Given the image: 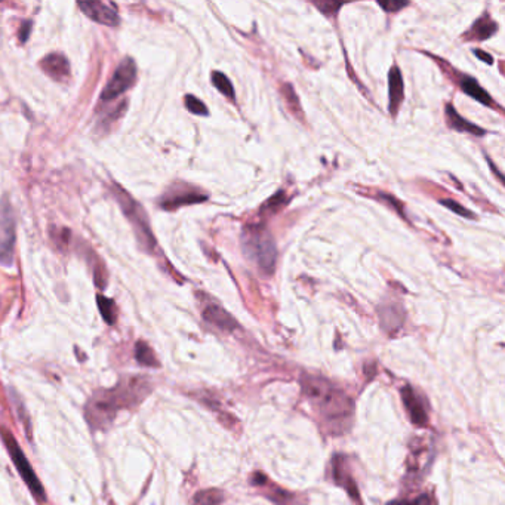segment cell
I'll return each mask as SVG.
<instances>
[{
  "label": "cell",
  "mask_w": 505,
  "mask_h": 505,
  "mask_svg": "<svg viewBox=\"0 0 505 505\" xmlns=\"http://www.w3.org/2000/svg\"><path fill=\"white\" fill-rule=\"evenodd\" d=\"M153 391L142 375H123L110 388H98L85 404V420L92 431H107L123 411H135Z\"/></svg>",
  "instance_id": "cell-1"
},
{
  "label": "cell",
  "mask_w": 505,
  "mask_h": 505,
  "mask_svg": "<svg viewBox=\"0 0 505 505\" xmlns=\"http://www.w3.org/2000/svg\"><path fill=\"white\" fill-rule=\"evenodd\" d=\"M302 390L316 409L329 420H341L353 412V402L347 394L319 376H304Z\"/></svg>",
  "instance_id": "cell-2"
},
{
  "label": "cell",
  "mask_w": 505,
  "mask_h": 505,
  "mask_svg": "<svg viewBox=\"0 0 505 505\" xmlns=\"http://www.w3.org/2000/svg\"><path fill=\"white\" fill-rule=\"evenodd\" d=\"M244 256L265 276H272L277 264V246L264 226H248L242 233Z\"/></svg>",
  "instance_id": "cell-3"
},
{
  "label": "cell",
  "mask_w": 505,
  "mask_h": 505,
  "mask_svg": "<svg viewBox=\"0 0 505 505\" xmlns=\"http://www.w3.org/2000/svg\"><path fill=\"white\" fill-rule=\"evenodd\" d=\"M0 439H2L3 445L9 453L12 464L15 465L17 471L20 474V477L22 478V482L26 483V486L29 488V490L31 492V495L34 497V499L38 502H46V492L45 488L41 482V478L38 477V474L34 473L33 467L29 461V458L26 457V453L21 449L18 440L15 439V436L10 433V430L6 427H0Z\"/></svg>",
  "instance_id": "cell-4"
},
{
  "label": "cell",
  "mask_w": 505,
  "mask_h": 505,
  "mask_svg": "<svg viewBox=\"0 0 505 505\" xmlns=\"http://www.w3.org/2000/svg\"><path fill=\"white\" fill-rule=\"evenodd\" d=\"M115 194L120 207L123 209V212H125V215L132 223L135 236H137L142 249L147 252H152L156 248V240L153 237V233L149 227V221H147L142 207L119 186H115Z\"/></svg>",
  "instance_id": "cell-5"
},
{
  "label": "cell",
  "mask_w": 505,
  "mask_h": 505,
  "mask_svg": "<svg viewBox=\"0 0 505 505\" xmlns=\"http://www.w3.org/2000/svg\"><path fill=\"white\" fill-rule=\"evenodd\" d=\"M15 246V217L8 196L0 199V264L12 265Z\"/></svg>",
  "instance_id": "cell-6"
},
{
  "label": "cell",
  "mask_w": 505,
  "mask_h": 505,
  "mask_svg": "<svg viewBox=\"0 0 505 505\" xmlns=\"http://www.w3.org/2000/svg\"><path fill=\"white\" fill-rule=\"evenodd\" d=\"M135 80H137V66L132 58H125L115 71L113 78L110 79L101 94L103 101H112L119 95L129 91Z\"/></svg>",
  "instance_id": "cell-7"
},
{
  "label": "cell",
  "mask_w": 505,
  "mask_h": 505,
  "mask_svg": "<svg viewBox=\"0 0 505 505\" xmlns=\"http://www.w3.org/2000/svg\"><path fill=\"white\" fill-rule=\"evenodd\" d=\"M78 6L83 10V14L95 22L103 26L116 27L120 22L117 9L115 3L108 2H79Z\"/></svg>",
  "instance_id": "cell-8"
},
{
  "label": "cell",
  "mask_w": 505,
  "mask_h": 505,
  "mask_svg": "<svg viewBox=\"0 0 505 505\" xmlns=\"http://www.w3.org/2000/svg\"><path fill=\"white\" fill-rule=\"evenodd\" d=\"M388 110L391 116L396 117L399 108L403 103L404 98V85H403V78L400 68L393 66L390 73H388Z\"/></svg>",
  "instance_id": "cell-9"
},
{
  "label": "cell",
  "mask_w": 505,
  "mask_h": 505,
  "mask_svg": "<svg viewBox=\"0 0 505 505\" xmlns=\"http://www.w3.org/2000/svg\"><path fill=\"white\" fill-rule=\"evenodd\" d=\"M41 67L49 78L54 80H64L70 76V64L64 55L51 54L42 59Z\"/></svg>",
  "instance_id": "cell-10"
},
{
  "label": "cell",
  "mask_w": 505,
  "mask_h": 505,
  "mask_svg": "<svg viewBox=\"0 0 505 505\" xmlns=\"http://www.w3.org/2000/svg\"><path fill=\"white\" fill-rule=\"evenodd\" d=\"M203 319L206 320L207 323L214 325L215 328L226 330V332H233L234 329L237 328V322L234 320L223 307H219L217 304H211L207 305L206 309L203 310Z\"/></svg>",
  "instance_id": "cell-11"
},
{
  "label": "cell",
  "mask_w": 505,
  "mask_h": 505,
  "mask_svg": "<svg viewBox=\"0 0 505 505\" xmlns=\"http://www.w3.org/2000/svg\"><path fill=\"white\" fill-rule=\"evenodd\" d=\"M402 396H403V402L406 404V409H408L411 420L413 424L416 425H427L428 416L427 412L423 406L421 399L416 396L415 391L411 387H404L402 390Z\"/></svg>",
  "instance_id": "cell-12"
},
{
  "label": "cell",
  "mask_w": 505,
  "mask_h": 505,
  "mask_svg": "<svg viewBox=\"0 0 505 505\" xmlns=\"http://www.w3.org/2000/svg\"><path fill=\"white\" fill-rule=\"evenodd\" d=\"M206 199H207V196L189 190V191H181V193H172L170 196L166 197V199L162 200L160 206L166 209V211H174V209H178L181 206L202 203Z\"/></svg>",
  "instance_id": "cell-13"
},
{
  "label": "cell",
  "mask_w": 505,
  "mask_h": 505,
  "mask_svg": "<svg viewBox=\"0 0 505 505\" xmlns=\"http://www.w3.org/2000/svg\"><path fill=\"white\" fill-rule=\"evenodd\" d=\"M458 83H460V88H461L468 96H471L473 100H476V101H478V103H482V104H485V105H488V107L497 108V103H495L494 100H492L490 95L482 88V86H480V85L477 83V80H476L474 78L461 76V79H460Z\"/></svg>",
  "instance_id": "cell-14"
},
{
  "label": "cell",
  "mask_w": 505,
  "mask_h": 505,
  "mask_svg": "<svg viewBox=\"0 0 505 505\" xmlns=\"http://www.w3.org/2000/svg\"><path fill=\"white\" fill-rule=\"evenodd\" d=\"M498 31L495 21H492L488 14H483L474 24L473 27L465 33V39L470 41H486L492 38Z\"/></svg>",
  "instance_id": "cell-15"
},
{
  "label": "cell",
  "mask_w": 505,
  "mask_h": 505,
  "mask_svg": "<svg viewBox=\"0 0 505 505\" xmlns=\"http://www.w3.org/2000/svg\"><path fill=\"white\" fill-rule=\"evenodd\" d=\"M445 115H446V122L449 128L458 131V132H468L471 135H476V137H482V135L486 133L485 129L478 128L476 125H473V123L467 122L462 116H460L457 112H455V108L452 104H448L445 107Z\"/></svg>",
  "instance_id": "cell-16"
},
{
  "label": "cell",
  "mask_w": 505,
  "mask_h": 505,
  "mask_svg": "<svg viewBox=\"0 0 505 505\" xmlns=\"http://www.w3.org/2000/svg\"><path fill=\"white\" fill-rule=\"evenodd\" d=\"M379 317H381V323H383L384 329H387V330L400 328V325L403 322V314H402L400 307L394 305V304H387L384 307H381Z\"/></svg>",
  "instance_id": "cell-17"
},
{
  "label": "cell",
  "mask_w": 505,
  "mask_h": 505,
  "mask_svg": "<svg viewBox=\"0 0 505 505\" xmlns=\"http://www.w3.org/2000/svg\"><path fill=\"white\" fill-rule=\"evenodd\" d=\"M135 359H137V362L141 366H145V367H159L160 366L153 349L144 341H138L137 344H135Z\"/></svg>",
  "instance_id": "cell-18"
},
{
  "label": "cell",
  "mask_w": 505,
  "mask_h": 505,
  "mask_svg": "<svg viewBox=\"0 0 505 505\" xmlns=\"http://www.w3.org/2000/svg\"><path fill=\"white\" fill-rule=\"evenodd\" d=\"M223 492L218 489H207L200 490L193 497L190 505H221L223 502Z\"/></svg>",
  "instance_id": "cell-19"
},
{
  "label": "cell",
  "mask_w": 505,
  "mask_h": 505,
  "mask_svg": "<svg viewBox=\"0 0 505 505\" xmlns=\"http://www.w3.org/2000/svg\"><path fill=\"white\" fill-rule=\"evenodd\" d=\"M96 304H98V309H100L103 319L105 320V323L115 325L117 320V307H116L115 301L103 297V295H96Z\"/></svg>",
  "instance_id": "cell-20"
},
{
  "label": "cell",
  "mask_w": 505,
  "mask_h": 505,
  "mask_svg": "<svg viewBox=\"0 0 505 505\" xmlns=\"http://www.w3.org/2000/svg\"><path fill=\"white\" fill-rule=\"evenodd\" d=\"M334 473H335L337 482L341 483L344 488H346V489L349 490V494H350L353 498L359 499V494H357V488H356V485H354V482H353V478H351L350 476L344 474V461H342V458H337V460H335V462H334Z\"/></svg>",
  "instance_id": "cell-21"
},
{
  "label": "cell",
  "mask_w": 505,
  "mask_h": 505,
  "mask_svg": "<svg viewBox=\"0 0 505 505\" xmlns=\"http://www.w3.org/2000/svg\"><path fill=\"white\" fill-rule=\"evenodd\" d=\"M288 205V197L285 194V191H277L275 196L270 197V199L261 206V215H275L276 212H279L283 206Z\"/></svg>",
  "instance_id": "cell-22"
},
{
  "label": "cell",
  "mask_w": 505,
  "mask_h": 505,
  "mask_svg": "<svg viewBox=\"0 0 505 505\" xmlns=\"http://www.w3.org/2000/svg\"><path fill=\"white\" fill-rule=\"evenodd\" d=\"M212 83L221 94L228 98V100H231V101L236 100V94H234L233 85H231L230 79L224 75V73L214 71L212 73Z\"/></svg>",
  "instance_id": "cell-23"
},
{
  "label": "cell",
  "mask_w": 505,
  "mask_h": 505,
  "mask_svg": "<svg viewBox=\"0 0 505 505\" xmlns=\"http://www.w3.org/2000/svg\"><path fill=\"white\" fill-rule=\"evenodd\" d=\"M281 92H283V96H285V100H286V103H288V107H289L291 112H292L295 116H297L300 120H304V119H302L304 115H302V112H301V104H300V100H298L297 94H295L293 86H291V85H283Z\"/></svg>",
  "instance_id": "cell-24"
},
{
  "label": "cell",
  "mask_w": 505,
  "mask_h": 505,
  "mask_svg": "<svg viewBox=\"0 0 505 505\" xmlns=\"http://www.w3.org/2000/svg\"><path fill=\"white\" fill-rule=\"evenodd\" d=\"M184 103H186L187 110L193 115H197V116H207L209 115L206 105L199 100V98H196L194 95H186V98H184Z\"/></svg>",
  "instance_id": "cell-25"
},
{
  "label": "cell",
  "mask_w": 505,
  "mask_h": 505,
  "mask_svg": "<svg viewBox=\"0 0 505 505\" xmlns=\"http://www.w3.org/2000/svg\"><path fill=\"white\" fill-rule=\"evenodd\" d=\"M440 205L446 206L448 209H451L452 212H455V214L460 215V217H464V218H476V217L473 215V212H471V211H468L467 207H464L461 203L455 202V200H451V199H443V200H440Z\"/></svg>",
  "instance_id": "cell-26"
},
{
  "label": "cell",
  "mask_w": 505,
  "mask_h": 505,
  "mask_svg": "<svg viewBox=\"0 0 505 505\" xmlns=\"http://www.w3.org/2000/svg\"><path fill=\"white\" fill-rule=\"evenodd\" d=\"M313 5L322 10L323 14L328 17H335L337 12L344 6V3H338V2H314Z\"/></svg>",
  "instance_id": "cell-27"
},
{
  "label": "cell",
  "mask_w": 505,
  "mask_h": 505,
  "mask_svg": "<svg viewBox=\"0 0 505 505\" xmlns=\"http://www.w3.org/2000/svg\"><path fill=\"white\" fill-rule=\"evenodd\" d=\"M378 5L387 12H399L400 9L409 6V2H397V0H387V2H378Z\"/></svg>",
  "instance_id": "cell-28"
},
{
  "label": "cell",
  "mask_w": 505,
  "mask_h": 505,
  "mask_svg": "<svg viewBox=\"0 0 505 505\" xmlns=\"http://www.w3.org/2000/svg\"><path fill=\"white\" fill-rule=\"evenodd\" d=\"M379 197H381V200H384V203H386V205H388V206H391V207L396 209V211L399 212V215L404 217L403 205L400 203V200L394 199V197H393V196H390V194H379Z\"/></svg>",
  "instance_id": "cell-29"
},
{
  "label": "cell",
  "mask_w": 505,
  "mask_h": 505,
  "mask_svg": "<svg viewBox=\"0 0 505 505\" xmlns=\"http://www.w3.org/2000/svg\"><path fill=\"white\" fill-rule=\"evenodd\" d=\"M391 505H430V501L427 497H420L413 501H399V502H393Z\"/></svg>",
  "instance_id": "cell-30"
},
{
  "label": "cell",
  "mask_w": 505,
  "mask_h": 505,
  "mask_svg": "<svg viewBox=\"0 0 505 505\" xmlns=\"http://www.w3.org/2000/svg\"><path fill=\"white\" fill-rule=\"evenodd\" d=\"M30 30H31V22H30V21L24 22L21 30H20V41H21V42H27Z\"/></svg>",
  "instance_id": "cell-31"
},
{
  "label": "cell",
  "mask_w": 505,
  "mask_h": 505,
  "mask_svg": "<svg viewBox=\"0 0 505 505\" xmlns=\"http://www.w3.org/2000/svg\"><path fill=\"white\" fill-rule=\"evenodd\" d=\"M474 54L480 58V59H482V61H485V63L486 64H494V59H492V57L489 55V54H486V52H483V51H480V49H476V51H474Z\"/></svg>",
  "instance_id": "cell-32"
}]
</instances>
